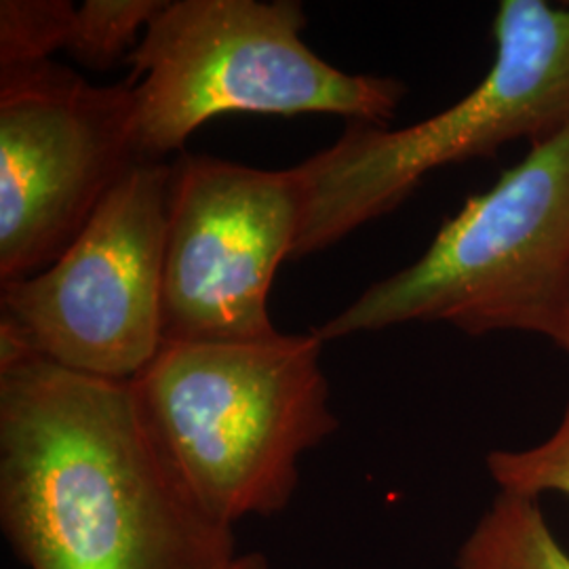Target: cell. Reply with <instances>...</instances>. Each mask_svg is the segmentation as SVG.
Here are the masks:
<instances>
[{
	"instance_id": "8fae6325",
	"label": "cell",
	"mask_w": 569,
	"mask_h": 569,
	"mask_svg": "<svg viewBox=\"0 0 569 569\" xmlns=\"http://www.w3.org/2000/svg\"><path fill=\"white\" fill-rule=\"evenodd\" d=\"M74 16L70 0H2L0 68L41 63L66 51Z\"/></svg>"
},
{
	"instance_id": "30bf717a",
	"label": "cell",
	"mask_w": 569,
	"mask_h": 569,
	"mask_svg": "<svg viewBox=\"0 0 569 569\" xmlns=\"http://www.w3.org/2000/svg\"><path fill=\"white\" fill-rule=\"evenodd\" d=\"M167 0H87L77 9L66 51L91 70H108L127 60L138 47V34Z\"/></svg>"
},
{
	"instance_id": "7a4b0ae2",
	"label": "cell",
	"mask_w": 569,
	"mask_h": 569,
	"mask_svg": "<svg viewBox=\"0 0 569 569\" xmlns=\"http://www.w3.org/2000/svg\"><path fill=\"white\" fill-rule=\"evenodd\" d=\"M315 333L167 342L129 382L143 427L182 488L226 526L281 515L300 462L338 430Z\"/></svg>"
},
{
	"instance_id": "9c48e42d",
	"label": "cell",
	"mask_w": 569,
	"mask_h": 569,
	"mask_svg": "<svg viewBox=\"0 0 569 569\" xmlns=\"http://www.w3.org/2000/svg\"><path fill=\"white\" fill-rule=\"evenodd\" d=\"M456 569H569L540 500L498 491L458 550Z\"/></svg>"
},
{
	"instance_id": "7c38bea8",
	"label": "cell",
	"mask_w": 569,
	"mask_h": 569,
	"mask_svg": "<svg viewBox=\"0 0 569 569\" xmlns=\"http://www.w3.org/2000/svg\"><path fill=\"white\" fill-rule=\"evenodd\" d=\"M498 491L523 498H569V403L549 439L526 449H493L486 458Z\"/></svg>"
},
{
	"instance_id": "5b68a950",
	"label": "cell",
	"mask_w": 569,
	"mask_h": 569,
	"mask_svg": "<svg viewBox=\"0 0 569 569\" xmlns=\"http://www.w3.org/2000/svg\"><path fill=\"white\" fill-rule=\"evenodd\" d=\"M298 0H167L124 61L138 161H163L222 114H336L388 124L406 84L348 74L305 39Z\"/></svg>"
},
{
	"instance_id": "5bb4252c",
	"label": "cell",
	"mask_w": 569,
	"mask_h": 569,
	"mask_svg": "<svg viewBox=\"0 0 569 569\" xmlns=\"http://www.w3.org/2000/svg\"><path fill=\"white\" fill-rule=\"evenodd\" d=\"M555 346L561 348L569 357V308L568 315H566V323H563V331H561V336H559V340H557V345Z\"/></svg>"
},
{
	"instance_id": "52a82bcc",
	"label": "cell",
	"mask_w": 569,
	"mask_h": 569,
	"mask_svg": "<svg viewBox=\"0 0 569 569\" xmlns=\"http://www.w3.org/2000/svg\"><path fill=\"white\" fill-rule=\"evenodd\" d=\"M133 93L58 61L0 68V283L53 264L138 163Z\"/></svg>"
},
{
	"instance_id": "277c9868",
	"label": "cell",
	"mask_w": 569,
	"mask_h": 569,
	"mask_svg": "<svg viewBox=\"0 0 569 569\" xmlns=\"http://www.w3.org/2000/svg\"><path fill=\"white\" fill-rule=\"evenodd\" d=\"M569 308V124L446 218L427 251L312 331L338 340L407 323L557 345Z\"/></svg>"
},
{
	"instance_id": "6da1fadb",
	"label": "cell",
	"mask_w": 569,
	"mask_h": 569,
	"mask_svg": "<svg viewBox=\"0 0 569 569\" xmlns=\"http://www.w3.org/2000/svg\"><path fill=\"white\" fill-rule=\"evenodd\" d=\"M0 529L28 569H232L237 533L164 465L129 382L0 340Z\"/></svg>"
},
{
	"instance_id": "4fadbf2b",
	"label": "cell",
	"mask_w": 569,
	"mask_h": 569,
	"mask_svg": "<svg viewBox=\"0 0 569 569\" xmlns=\"http://www.w3.org/2000/svg\"><path fill=\"white\" fill-rule=\"evenodd\" d=\"M232 569H270V563L264 552L251 550V552H243Z\"/></svg>"
},
{
	"instance_id": "8992f818",
	"label": "cell",
	"mask_w": 569,
	"mask_h": 569,
	"mask_svg": "<svg viewBox=\"0 0 569 569\" xmlns=\"http://www.w3.org/2000/svg\"><path fill=\"white\" fill-rule=\"evenodd\" d=\"M169 188L171 163L131 164L53 264L0 283V340L77 373L131 382L163 345Z\"/></svg>"
},
{
	"instance_id": "ba28073f",
	"label": "cell",
	"mask_w": 569,
	"mask_h": 569,
	"mask_svg": "<svg viewBox=\"0 0 569 569\" xmlns=\"http://www.w3.org/2000/svg\"><path fill=\"white\" fill-rule=\"evenodd\" d=\"M302 218L293 167L268 171L182 152L171 163L163 342H244L279 333L268 293Z\"/></svg>"
},
{
	"instance_id": "3957f363",
	"label": "cell",
	"mask_w": 569,
	"mask_h": 569,
	"mask_svg": "<svg viewBox=\"0 0 569 569\" xmlns=\"http://www.w3.org/2000/svg\"><path fill=\"white\" fill-rule=\"evenodd\" d=\"M493 61L462 100L409 127L348 122L345 133L296 164L302 218L291 260L340 243L416 192L448 164L491 159L569 124V2L502 0Z\"/></svg>"
}]
</instances>
